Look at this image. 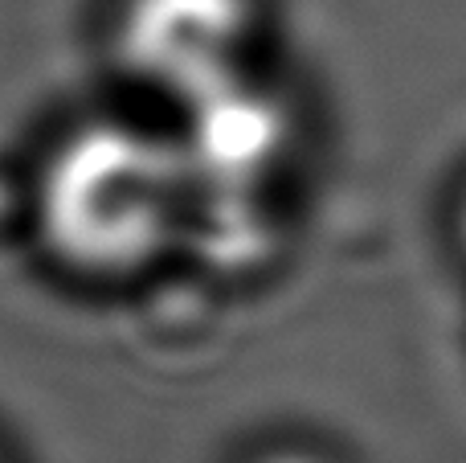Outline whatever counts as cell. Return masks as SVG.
I'll list each match as a JSON object with an SVG mask.
<instances>
[{"instance_id":"cell-2","label":"cell","mask_w":466,"mask_h":463,"mask_svg":"<svg viewBox=\"0 0 466 463\" xmlns=\"http://www.w3.org/2000/svg\"><path fill=\"white\" fill-rule=\"evenodd\" d=\"M241 0H136L127 41L136 62L180 87H221L241 37Z\"/></svg>"},{"instance_id":"cell-1","label":"cell","mask_w":466,"mask_h":463,"mask_svg":"<svg viewBox=\"0 0 466 463\" xmlns=\"http://www.w3.org/2000/svg\"><path fill=\"white\" fill-rule=\"evenodd\" d=\"M185 197V156L131 123L82 128L41 185L46 234L82 271H131L164 242Z\"/></svg>"},{"instance_id":"cell-4","label":"cell","mask_w":466,"mask_h":463,"mask_svg":"<svg viewBox=\"0 0 466 463\" xmlns=\"http://www.w3.org/2000/svg\"><path fill=\"white\" fill-rule=\"evenodd\" d=\"M274 463H307V459H274Z\"/></svg>"},{"instance_id":"cell-3","label":"cell","mask_w":466,"mask_h":463,"mask_svg":"<svg viewBox=\"0 0 466 463\" xmlns=\"http://www.w3.org/2000/svg\"><path fill=\"white\" fill-rule=\"evenodd\" d=\"M459 234H462V242H466V197H462V210H459Z\"/></svg>"}]
</instances>
